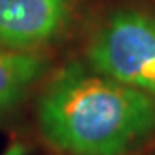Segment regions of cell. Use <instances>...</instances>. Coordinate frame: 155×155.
<instances>
[{
    "label": "cell",
    "instance_id": "1",
    "mask_svg": "<svg viewBox=\"0 0 155 155\" xmlns=\"http://www.w3.org/2000/svg\"><path fill=\"white\" fill-rule=\"evenodd\" d=\"M38 125L62 153L127 155L155 133V99L71 62L39 95Z\"/></svg>",
    "mask_w": 155,
    "mask_h": 155
},
{
    "label": "cell",
    "instance_id": "2",
    "mask_svg": "<svg viewBox=\"0 0 155 155\" xmlns=\"http://www.w3.org/2000/svg\"><path fill=\"white\" fill-rule=\"evenodd\" d=\"M90 68L155 99V15L118 9L88 43Z\"/></svg>",
    "mask_w": 155,
    "mask_h": 155
},
{
    "label": "cell",
    "instance_id": "3",
    "mask_svg": "<svg viewBox=\"0 0 155 155\" xmlns=\"http://www.w3.org/2000/svg\"><path fill=\"white\" fill-rule=\"evenodd\" d=\"M73 0H0V47L34 51L68 26Z\"/></svg>",
    "mask_w": 155,
    "mask_h": 155
},
{
    "label": "cell",
    "instance_id": "4",
    "mask_svg": "<svg viewBox=\"0 0 155 155\" xmlns=\"http://www.w3.org/2000/svg\"><path fill=\"white\" fill-rule=\"evenodd\" d=\"M47 60L34 51L0 47V114L12 110L39 81Z\"/></svg>",
    "mask_w": 155,
    "mask_h": 155
},
{
    "label": "cell",
    "instance_id": "5",
    "mask_svg": "<svg viewBox=\"0 0 155 155\" xmlns=\"http://www.w3.org/2000/svg\"><path fill=\"white\" fill-rule=\"evenodd\" d=\"M4 155H26V148L23 146V144L15 142V144H12V146L6 150V153H4Z\"/></svg>",
    "mask_w": 155,
    "mask_h": 155
}]
</instances>
